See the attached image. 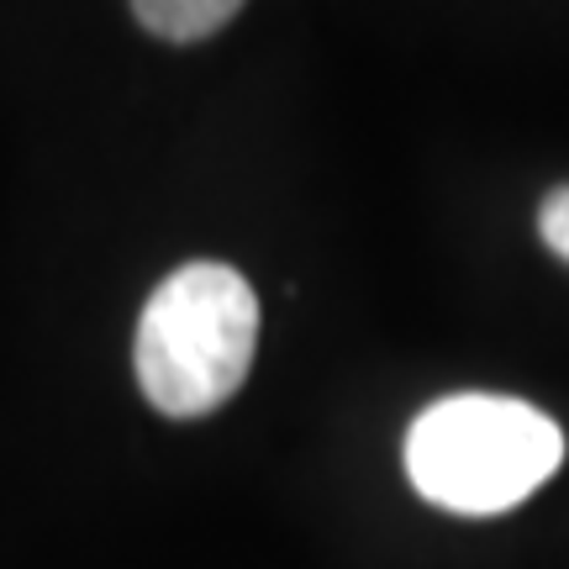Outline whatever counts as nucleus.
I'll use <instances>...</instances> for the list:
<instances>
[{
  "label": "nucleus",
  "instance_id": "3",
  "mask_svg": "<svg viewBox=\"0 0 569 569\" xmlns=\"http://www.w3.org/2000/svg\"><path fill=\"white\" fill-rule=\"evenodd\" d=\"M138 21L163 42H201L243 11V0H132Z\"/></svg>",
  "mask_w": 569,
  "mask_h": 569
},
{
  "label": "nucleus",
  "instance_id": "1",
  "mask_svg": "<svg viewBox=\"0 0 569 569\" xmlns=\"http://www.w3.org/2000/svg\"><path fill=\"white\" fill-rule=\"evenodd\" d=\"M259 343V296L232 264H180L148 296L138 317V386L174 417H206L238 396Z\"/></svg>",
  "mask_w": 569,
  "mask_h": 569
},
{
  "label": "nucleus",
  "instance_id": "4",
  "mask_svg": "<svg viewBox=\"0 0 569 569\" xmlns=\"http://www.w3.org/2000/svg\"><path fill=\"white\" fill-rule=\"evenodd\" d=\"M538 232H543L549 253H559L569 264V184H559L549 201L538 206Z\"/></svg>",
  "mask_w": 569,
  "mask_h": 569
},
{
  "label": "nucleus",
  "instance_id": "2",
  "mask_svg": "<svg viewBox=\"0 0 569 569\" xmlns=\"http://www.w3.org/2000/svg\"><path fill=\"white\" fill-rule=\"evenodd\" d=\"M565 465V432L517 396H448L407 432V475L417 496L459 517L522 507Z\"/></svg>",
  "mask_w": 569,
  "mask_h": 569
}]
</instances>
